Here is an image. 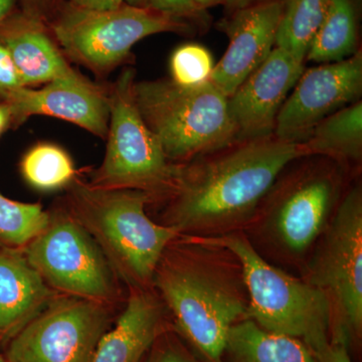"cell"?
I'll list each match as a JSON object with an SVG mask.
<instances>
[{"mask_svg": "<svg viewBox=\"0 0 362 362\" xmlns=\"http://www.w3.org/2000/svg\"><path fill=\"white\" fill-rule=\"evenodd\" d=\"M303 157V145L271 135L176 164L159 223L190 237L244 230L281 173Z\"/></svg>", "mask_w": 362, "mask_h": 362, "instance_id": "cell-1", "label": "cell"}, {"mask_svg": "<svg viewBox=\"0 0 362 362\" xmlns=\"http://www.w3.org/2000/svg\"><path fill=\"white\" fill-rule=\"evenodd\" d=\"M152 288L173 327L204 362H223L226 337L247 319L249 295L233 252L181 235L159 259Z\"/></svg>", "mask_w": 362, "mask_h": 362, "instance_id": "cell-2", "label": "cell"}, {"mask_svg": "<svg viewBox=\"0 0 362 362\" xmlns=\"http://www.w3.org/2000/svg\"><path fill=\"white\" fill-rule=\"evenodd\" d=\"M286 168L243 232L259 252L303 266L344 190V168L325 157Z\"/></svg>", "mask_w": 362, "mask_h": 362, "instance_id": "cell-3", "label": "cell"}, {"mask_svg": "<svg viewBox=\"0 0 362 362\" xmlns=\"http://www.w3.org/2000/svg\"><path fill=\"white\" fill-rule=\"evenodd\" d=\"M66 188V211L96 240L119 280L129 289L152 288L159 259L180 233L149 218V195L95 187L77 177Z\"/></svg>", "mask_w": 362, "mask_h": 362, "instance_id": "cell-4", "label": "cell"}, {"mask_svg": "<svg viewBox=\"0 0 362 362\" xmlns=\"http://www.w3.org/2000/svg\"><path fill=\"white\" fill-rule=\"evenodd\" d=\"M192 238L225 247L238 259L249 295L247 319L269 332L302 340L313 354L330 342L331 307L322 290L274 266L243 230Z\"/></svg>", "mask_w": 362, "mask_h": 362, "instance_id": "cell-5", "label": "cell"}, {"mask_svg": "<svg viewBox=\"0 0 362 362\" xmlns=\"http://www.w3.org/2000/svg\"><path fill=\"white\" fill-rule=\"evenodd\" d=\"M138 110L175 164L238 141L228 98L213 83L185 87L171 78L135 82Z\"/></svg>", "mask_w": 362, "mask_h": 362, "instance_id": "cell-6", "label": "cell"}, {"mask_svg": "<svg viewBox=\"0 0 362 362\" xmlns=\"http://www.w3.org/2000/svg\"><path fill=\"white\" fill-rule=\"evenodd\" d=\"M302 277L322 290L331 307L330 341L361 349L362 339V189L356 183L302 266Z\"/></svg>", "mask_w": 362, "mask_h": 362, "instance_id": "cell-7", "label": "cell"}, {"mask_svg": "<svg viewBox=\"0 0 362 362\" xmlns=\"http://www.w3.org/2000/svg\"><path fill=\"white\" fill-rule=\"evenodd\" d=\"M134 70H124L109 89L110 121L103 162L89 185L109 189L139 190L160 202L175 181L176 164L168 160L147 127L134 99Z\"/></svg>", "mask_w": 362, "mask_h": 362, "instance_id": "cell-8", "label": "cell"}, {"mask_svg": "<svg viewBox=\"0 0 362 362\" xmlns=\"http://www.w3.org/2000/svg\"><path fill=\"white\" fill-rule=\"evenodd\" d=\"M64 54L94 71L110 73L138 42L161 33H188L192 25L148 6L83 8L64 2L49 23Z\"/></svg>", "mask_w": 362, "mask_h": 362, "instance_id": "cell-9", "label": "cell"}, {"mask_svg": "<svg viewBox=\"0 0 362 362\" xmlns=\"http://www.w3.org/2000/svg\"><path fill=\"white\" fill-rule=\"evenodd\" d=\"M30 266L54 292L112 305L119 278L96 240L66 207L49 213L44 230L23 249Z\"/></svg>", "mask_w": 362, "mask_h": 362, "instance_id": "cell-10", "label": "cell"}, {"mask_svg": "<svg viewBox=\"0 0 362 362\" xmlns=\"http://www.w3.org/2000/svg\"><path fill=\"white\" fill-rule=\"evenodd\" d=\"M111 305L59 294L6 345L8 362H93L113 326Z\"/></svg>", "mask_w": 362, "mask_h": 362, "instance_id": "cell-11", "label": "cell"}, {"mask_svg": "<svg viewBox=\"0 0 362 362\" xmlns=\"http://www.w3.org/2000/svg\"><path fill=\"white\" fill-rule=\"evenodd\" d=\"M362 94V52L303 71L279 112L274 135L302 144L317 124Z\"/></svg>", "mask_w": 362, "mask_h": 362, "instance_id": "cell-12", "label": "cell"}, {"mask_svg": "<svg viewBox=\"0 0 362 362\" xmlns=\"http://www.w3.org/2000/svg\"><path fill=\"white\" fill-rule=\"evenodd\" d=\"M16 128L35 115L54 117L106 139L110 121L109 89L90 82L75 70L45 84L21 88L11 100Z\"/></svg>", "mask_w": 362, "mask_h": 362, "instance_id": "cell-13", "label": "cell"}, {"mask_svg": "<svg viewBox=\"0 0 362 362\" xmlns=\"http://www.w3.org/2000/svg\"><path fill=\"white\" fill-rule=\"evenodd\" d=\"M304 71V62L274 47L270 56L228 98L238 139L274 135L279 112Z\"/></svg>", "mask_w": 362, "mask_h": 362, "instance_id": "cell-14", "label": "cell"}, {"mask_svg": "<svg viewBox=\"0 0 362 362\" xmlns=\"http://www.w3.org/2000/svg\"><path fill=\"white\" fill-rule=\"evenodd\" d=\"M283 0H266L232 13L221 23L230 44L214 66L209 82L230 98L275 47Z\"/></svg>", "mask_w": 362, "mask_h": 362, "instance_id": "cell-15", "label": "cell"}, {"mask_svg": "<svg viewBox=\"0 0 362 362\" xmlns=\"http://www.w3.org/2000/svg\"><path fill=\"white\" fill-rule=\"evenodd\" d=\"M0 45L13 59L25 87L47 84L73 70L49 25L21 8L0 23Z\"/></svg>", "mask_w": 362, "mask_h": 362, "instance_id": "cell-16", "label": "cell"}, {"mask_svg": "<svg viewBox=\"0 0 362 362\" xmlns=\"http://www.w3.org/2000/svg\"><path fill=\"white\" fill-rule=\"evenodd\" d=\"M168 314L153 288L130 289L125 308L102 337L93 362H134L173 325Z\"/></svg>", "mask_w": 362, "mask_h": 362, "instance_id": "cell-17", "label": "cell"}, {"mask_svg": "<svg viewBox=\"0 0 362 362\" xmlns=\"http://www.w3.org/2000/svg\"><path fill=\"white\" fill-rule=\"evenodd\" d=\"M58 295L30 266L23 249L0 251V345L6 349Z\"/></svg>", "mask_w": 362, "mask_h": 362, "instance_id": "cell-18", "label": "cell"}, {"mask_svg": "<svg viewBox=\"0 0 362 362\" xmlns=\"http://www.w3.org/2000/svg\"><path fill=\"white\" fill-rule=\"evenodd\" d=\"M223 362H317L302 340L269 332L251 319L233 326L226 337Z\"/></svg>", "mask_w": 362, "mask_h": 362, "instance_id": "cell-19", "label": "cell"}, {"mask_svg": "<svg viewBox=\"0 0 362 362\" xmlns=\"http://www.w3.org/2000/svg\"><path fill=\"white\" fill-rule=\"evenodd\" d=\"M302 145L306 157H325L344 168L358 164L362 157L361 100L323 119Z\"/></svg>", "mask_w": 362, "mask_h": 362, "instance_id": "cell-20", "label": "cell"}, {"mask_svg": "<svg viewBox=\"0 0 362 362\" xmlns=\"http://www.w3.org/2000/svg\"><path fill=\"white\" fill-rule=\"evenodd\" d=\"M357 51L356 16L351 0H330L327 13L305 59L318 64L334 63L349 58Z\"/></svg>", "mask_w": 362, "mask_h": 362, "instance_id": "cell-21", "label": "cell"}, {"mask_svg": "<svg viewBox=\"0 0 362 362\" xmlns=\"http://www.w3.org/2000/svg\"><path fill=\"white\" fill-rule=\"evenodd\" d=\"M330 0H283L275 47L304 62Z\"/></svg>", "mask_w": 362, "mask_h": 362, "instance_id": "cell-22", "label": "cell"}, {"mask_svg": "<svg viewBox=\"0 0 362 362\" xmlns=\"http://www.w3.org/2000/svg\"><path fill=\"white\" fill-rule=\"evenodd\" d=\"M21 169L28 185L44 192L68 187L77 177L70 156L52 143H40L28 150Z\"/></svg>", "mask_w": 362, "mask_h": 362, "instance_id": "cell-23", "label": "cell"}, {"mask_svg": "<svg viewBox=\"0 0 362 362\" xmlns=\"http://www.w3.org/2000/svg\"><path fill=\"white\" fill-rule=\"evenodd\" d=\"M49 221L39 204L13 201L0 194V251L23 249Z\"/></svg>", "mask_w": 362, "mask_h": 362, "instance_id": "cell-24", "label": "cell"}, {"mask_svg": "<svg viewBox=\"0 0 362 362\" xmlns=\"http://www.w3.org/2000/svg\"><path fill=\"white\" fill-rule=\"evenodd\" d=\"M213 57L201 45H181L170 59L171 80L177 85L192 87L207 82L214 69Z\"/></svg>", "mask_w": 362, "mask_h": 362, "instance_id": "cell-25", "label": "cell"}, {"mask_svg": "<svg viewBox=\"0 0 362 362\" xmlns=\"http://www.w3.org/2000/svg\"><path fill=\"white\" fill-rule=\"evenodd\" d=\"M143 362H204L173 327L161 332L147 350Z\"/></svg>", "mask_w": 362, "mask_h": 362, "instance_id": "cell-26", "label": "cell"}, {"mask_svg": "<svg viewBox=\"0 0 362 362\" xmlns=\"http://www.w3.org/2000/svg\"><path fill=\"white\" fill-rule=\"evenodd\" d=\"M146 6L204 30L209 25L207 11L199 8L194 0H147Z\"/></svg>", "mask_w": 362, "mask_h": 362, "instance_id": "cell-27", "label": "cell"}, {"mask_svg": "<svg viewBox=\"0 0 362 362\" xmlns=\"http://www.w3.org/2000/svg\"><path fill=\"white\" fill-rule=\"evenodd\" d=\"M23 87L13 59L6 47L0 45V103H11L16 93Z\"/></svg>", "mask_w": 362, "mask_h": 362, "instance_id": "cell-28", "label": "cell"}, {"mask_svg": "<svg viewBox=\"0 0 362 362\" xmlns=\"http://www.w3.org/2000/svg\"><path fill=\"white\" fill-rule=\"evenodd\" d=\"M64 2V0H18L21 11L47 25Z\"/></svg>", "mask_w": 362, "mask_h": 362, "instance_id": "cell-29", "label": "cell"}, {"mask_svg": "<svg viewBox=\"0 0 362 362\" xmlns=\"http://www.w3.org/2000/svg\"><path fill=\"white\" fill-rule=\"evenodd\" d=\"M314 354L317 362H354L347 345L339 342H328Z\"/></svg>", "mask_w": 362, "mask_h": 362, "instance_id": "cell-30", "label": "cell"}, {"mask_svg": "<svg viewBox=\"0 0 362 362\" xmlns=\"http://www.w3.org/2000/svg\"><path fill=\"white\" fill-rule=\"evenodd\" d=\"M68 1L76 6L97 9V11L113 9L125 4V0H68Z\"/></svg>", "mask_w": 362, "mask_h": 362, "instance_id": "cell-31", "label": "cell"}, {"mask_svg": "<svg viewBox=\"0 0 362 362\" xmlns=\"http://www.w3.org/2000/svg\"><path fill=\"white\" fill-rule=\"evenodd\" d=\"M18 8V0H0V23Z\"/></svg>", "mask_w": 362, "mask_h": 362, "instance_id": "cell-32", "label": "cell"}, {"mask_svg": "<svg viewBox=\"0 0 362 362\" xmlns=\"http://www.w3.org/2000/svg\"><path fill=\"white\" fill-rule=\"evenodd\" d=\"M263 1H266V0H226L225 6L226 9L232 13Z\"/></svg>", "mask_w": 362, "mask_h": 362, "instance_id": "cell-33", "label": "cell"}, {"mask_svg": "<svg viewBox=\"0 0 362 362\" xmlns=\"http://www.w3.org/2000/svg\"><path fill=\"white\" fill-rule=\"evenodd\" d=\"M194 1L199 8L207 11L211 7L226 4V0H194Z\"/></svg>", "mask_w": 362, "mask_h": 362, "instance_id": "cell-34", "label": "cell"}, {"mask_svg": "<svg viewBox=\"0 0 362 362\" xmlns=\"http://www.w3.org/2000/svg\"><path fill=\"white\" fill-rule=\"evenodd\" d=\"M147 0H125V4L133 6H146Z\"/></svg>", "mask_w": 362, "mask_h": 362, "instance_id": "cell-35", "label": "cell"}, {"mask_svg": "<svg viewBox=\"0 0 362 362\" xmlns=\"http://www.w3.org/2000/svg\"><path fill=\"white\" fill-rule=\"evenodd\" d=\"M0 362H7L6 356H4V354H0Z\"/></svg>", "mask_w": 362, "mask_h": 362, "instance_id": "cell-36", "label": "cell"}, {"mask_svg": "<svg viewBox=\"0 0 362 362\" xmlns=\"http://www.w3.org/2000/svg\"><path fill=\"white\" fill-rule=\"evenodd\" d=\"M144 356H142L141 357H139V358L136 359L134 362H143V361H144Z\"/></svg>", "mask_w": 362, "mask_h": 362, "instance_id": "cell-37", "label": "cell"}, {"mask_svg": "<svg viewBox=\"0 0 362 362\" xmlns=\"http://www.w3.org/2000/svg\"><path fill=\"white\" fill-rule=\"evenodd\" d=\"M7 362H8V361H7Z\"/></svg>", "mask_w": 362, "mask_h": 362, "instance_id": "cell-38", "label": "cell"}]
</instances>
